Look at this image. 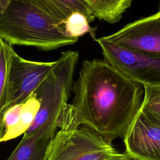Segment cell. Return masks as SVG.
<instances>
[{
  "mask_svg": "<svg viewBox=\"0 0 160 160\" xmlns=\"http://www.w3.org/2000/svg\"><path fill=\"white\" fill-rule=\"evenodd\" d=\"M159 10L160 11V0H159Z\"/></svg>",
  "mask_w": 160,
  "mask_h": 160,
  "instance_id": "19",
  "label": "cell"
},
{
  "mask_svg": "<svg viewBox=\"0 0 160 160\" xmlns=\"http://www.w3.org/2000/svg\"><path fill=\"white\" fill-rule=\"evenodd\" d=\"M12 46L0 39V119L8 104Z\"/></svg>",
  "mask_w": 160,
  "mask_h": 160,
  "instance_id": "13",
  "label": "cell"
},
{
  "mask_svg": "<svg viewBox=\"0 0 160 160\" xmlns=\"http://www.w3.org/2000/svg\"><path fill=\"white\" fill-rule=\"evenodd\" d=\"M4 132V124L2 119H0V139L2 137Z\"/></svg>",
  "mask_w": 160,
  "mask_h": 160,
  "instance_id": "18",
  "label": "cell"
},
{
  "mask_svg": "<svg viewBox=\"0 0 160 160\" xmlns=\"http://www.w3.org/2000/svg\"><path fill=\"white\" fill-rule=\"evenodd\" d=\"M55 63L56 61L28 60L14 50L10 68L8 102L4 111L10 106L22 103L32 94L48 76Z\"/></svg>",
  "mask_w": 160,
  "mask_h": 160,
  "instance_id": "6",
  "label": "cell"
},
{
  "mask_svg": "<svg viewBox=\"0 0 160 160\" xmlns=\"http://www.w3.org/2000/svg\"><path fill=\"white\" fill-rule=\"evenodd\" d=\"M64 28V23L72 12L84 14L89 22L96 18L91 7L84 0H36Z\"/></svg>",
  "mask_w": 160,
  "mask_h": 160,
  "instance_id": "10",
  "label": "cell"
},
{
  "mask_svg": "<svg viewBox=\"0 0 160 160\" xmlns=\"http://www.w3.org/2000/svg\"><path fill=\"white\" fill-rule=\"evenodd\" d=\"M0 39L49 51L76 43L36 0H0Z\"/></svg>",
  "mask_w": 160,
  "mask_h": 160,
  "instance_id": "2",
  "label": "cell"
},
{
  "mask_svg": "<svg viewBox=\"0 0 160 160\" xmlns=\"http://www.w3.org/2000/svg\"><path fill=\"white\" fill-rule=\"evenodd\" d=\"M141 109L160 122V85L144 86Z\"/></svg>",
  "mask_w": 160,
  "mask_h": 160,
  "instance_id": "15",
  "label": "cell"
},
{
  "mask_svg": "<svg viewBox=\"0 0 160 160\" xmlns=\"http://www.w3.org/2000/svg\"><path fill=\"white\" fill-rule=\"evenodd\" d=\"M39 106V101L36 94L33 92L22 103L21 111L18 125L9 134L2 136L0 139V143L11 140L24 134L33 123Z\"/></svg>",
  "mask_w": 160,
  "mask_h": 160,
  "instance_id": "12",
  "label": "cell"
},
{
  "mask_svg": "<svg viewBox=\"0 0 160 160\" xmlns=\"http://www.w3.org/2000/svg\"><path fill=\"white\" fill-rule=\"evenodd\" d=\"M66 34L78 39L80 36L91 32V28L87 18L79 12H72L64 23Z\"/></svg>",
  "mask_w": 160,
  "mask_h": 160,
  "instance_id": "14",
  "label": "cell"
},
{
  "mask_svg": "<svg viewBox=\"0 0 160 160\" xmlns=\"http://www.w3.org/2000/svg\"><path fill=\"white\" fill-rule=\"evenodd\" d=\"M114 160H136V159H133L132 158H131V156H129L128 154H127L124 152V154L122 157H121V158H118V159H114Z\"/></svg>",
  "mask_w": 160,
  "mask_h": 160,
  "instance_id": "17",
  "label": "cell"
},
{
  "mask_svg": "<svg viewBox=\"0 0 160 160\" xmlns=\"http://www.w3.org/2000/svg\"><path fill=\"white\" fill-rule=\"evenodd\" d=\"M79 59L74 51L62 52L55 65L34 92L40 103L34 121L24 133L30 134L41 127L56 131L59 119L68 103Z\"/></svg>",
  "mask_w": 160,
  "mask_h": 160,
  "instance_id": "3",
  "label": "cell"
},
{
  "mask_svg": "<svg viewBox=\"0 0 160 160\" xmlns=\"http://www.w3.org/2000/svg\"><path fill=\"white\" fill-rule=\"evenodd\" d=\"M71 90L74 96L58 123L60 129L85 125L112 144L123 138L138 113L144 86L104 59L85 60Z\"/></svg>",
  "mask_w": 160,
  "mask_h": 160,
  "instance_id": "1",
  "label": "cell"
},
{
  "mask_svg": "<svg viewBox=\"0 0 160 160\" xmlns=\"http://www.w3.org/2000/svg\"><path fill=\"white\" fill-rule=\"evenodd\" d=\"M22 103L17 104L7 108L2 113V121L4 128L3 135L9 134L18 125L19 120Z\"/></svg>",
  "mask_w": 160,
  "mask_h": 160,
  "instance_id": "16",
  "label": "cell"
},
{
  "mask_svg": "<svg viewBox=\"0 0 160 160\" xmlns=\"http://www.w3.org/2000/svg\"><path fill=\"white\" fill-rule=\"evenodd\" d=\"M95 41L104 60L121 73L143 86L160 85V54L125 48L102 37Z\"/></svg>",
  "mask_w": 160,
  "mask_h": 160,
  "instance_id": "5",
  "label": "cell"
},
{
  "mask_svg": "<svg viewBox=\"0 0 160 160\" xmlns=\"http://www.w3.org/2000/svg\"><path fill=\"white\" fill-rule=\"evenodd\" d=\"M102 38L125 48L160 54V11L127 24L118 31Z\"/></svg>",
  "mask_w": 160,
  "mask_h": 160,
  "instance_id": "8",
  "label": "cell"
},
{
  "mask_svg": "<svg viewBox=\"0 0 160 160\" xmlns=\"http://www.w3.org/2000/svg\"><path fill=\"white\" fill-rule=\"evenodd\" d=\"M55 132L41 128L23 136L6 160H46L50 143Z\"/></svg>",
  "mask_w": 160,
  "mask_h": 160,
  "instance_id": "9",
  "label": "cell"
},
{
  "mask_svg": "<svg viewBox=\"0 0 160 160\" xmlns=\"http://www.w3.org/2000/svg\"><path fill=\"white\" fill-rule=\"evenodd\" d=\"M125 152L136 160H160V122L140 108L124 137Z\"/></svg>",
  "mask_w": 160,
  "mask_h": 160,
  "instance_id": "7",
  "label": "cell"
},
{
  "mask_svg": "<svg viewBox=\"0 0 160 160\" xmlns=\"http://www.w3.org/2000/svg\"><path fill=\"white\" fill-rule=\"evenodd\" d=\"M95 18L109 23L118 22L133 0H84Z\"/></svg>",
  "mask_w": 160,
  "mask_h": 160,
  "instance_id": "11",
  "label": "cell"
},
{
  "mask_svg": "<svg viewBox=\"0 0 160 160\" xmlns=\"http://www.w3.org/2000/svg\"><path fill=\"white\" fill-rule=\"evenodd\" d=\"M124 154L95 131L81 125L72 129H60L55 134L46 160H114Z\"/></svg>",
  "mask_w": 160,
  "mask_h": 160,
  "instance_id": "4",
  "label": "cell"
}]
</instances>
